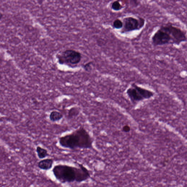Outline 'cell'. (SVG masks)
<instances>
[{
    "instance_id": "6",
    "label": "cell",
    "mask_w": 187,
    "mask_h": 187,
    "mask_svg": "<svg viewBox=\"0 0 187 187\" xmlns=\"http://www.w3.org/2000/svg\"><path fill=\"white\" fill-rule=\"evenodd\" d=\"M82 58V54L79 52L73 49H67L64 51L59 57V62L61 64L77 66L81 61Z\"/></svg>"
},
{
    "instance_id": "12",
    "label": "cell",
    "mask_w": 187,
    "mask_h": 187,
    "mask_svg": "<svg viewBox=\"0 0 187 187\" xmlns=\"http://www.w3.org/2000/svg\"><path fill=\"white\" fill-rule=\"evenodd\" d=\"M124 8V6L122 5L119 1L117 0L114 1L111 4V8L112 10L115 11H119Z\"/></svg>"
},
{
    "instance_id": "14",
    "label": "cell",
    "mask_w": 187,
    "mask_h": 187,
    "mask_svg": "<svg viewBox=\"0 0 187 187\" xmlns=\"http://www.w3.org/2000/svg\"><path fill=\"white\" fill-rule=\"evenodd\" d=\"M92 62H89L87 63L83 66V68L85 71H89L92 69Z\"/></svg>"
},
{
    "instance_id": "4",
    "label": "cell",
    "mask_w": 187,
    "mask_h": 187,
    "mask_svg": "<svg viewBox=\"0 0 187 187\" xmlns=\"http://www.w3.org/2000/svg\"><path fill=\"white\" fill-rule=\"evenodd\" d=\"M151 43L155 47L173 45L172 37L166 25L162 26L153 34Z\"/></svg>"
},
{
    "instance_id": "1",
    "label": "cell",
    "mask_w": 187,
    "mask_h": 187,
    "mask_svg": "<svg viewBox=\"0 0 187 187\" xmlns=\"http://www.w3.org/2000/svg\"><path fill=\"white\" fill-rule=\"evenodd\" d=\"M77 164L78 168L65 165L55 166L52 170L54 177L62 183L74 182L80 183L90 178V173L87 168L82 164Z\"/></svg>"
},
{
    "instance_id": "7",
    "label": "cell",
    "mask_w": 187,
    "mask_h": 187,
    "mask_svg": "<svg viewBox=\"0 0 187 187\" xmlns=\"http://www.w3.org/2000/svg\"><path fill=\"white\" fill-rule=\"evenodd\" d=\"M173 39V45L179 46L187 40L186 33L180 28L168 23L165 25Z\"/></svg>"
},
{
    "instance_id": "10",
    "label": "cell",
    "mask_w": 187,
    "mask_h": 187,
    "mask_svg": "<svg viewBox=\"0 0 187 187\" xmlns=\"http://www.w3.org/2000/svg\"><path fill=\"white\" fill-rule=\"evenodd\" d=\"M36 151L38 157L39 159H43L49 156L48 150L45 148H42L39 146H37L36 149Z\"/></svg>"
},
{
    "instance_id": "5",
    "label": "cell",
    "mask_w": 187,
    "mask_h": 187,
    "mask_svg": "<svg viewBox=\"0 0 187 187\" xmlns=\"http://www.w3.org/2000/svg\"><path fill=\"white\" fill-rule=\"evenodd\" d=\"M123 26L121 29L122 34H126L131 32L140 30L143 28L145 24V20L140 17L127 16L123 19Z\"/></svg>"
},
{
    "instance_id": "11",
    "label": "cell",
    "mask_w": 187,
    "mask_h": 187,
    "mask_svg": "<svg viewBox=\"0 0 187 187\" xmlns=\"http://www.w3.org/2000/svg\"><path fill=\"white\" fill-rule=\"evenodd\" d=\"M80 111L78 108L74 107L71 108L68 112V118L71 119L78 116L80 114Z\"/></svg>"
},
{
    "instance_id": "15",
    "label": "cell",
    "mask_w": 187,
    "mask_h": 187,
    "mask_svg": "<svg viewBox=\"0 0 187 187\" xmlns=\"http://www.w3.org/2000/svg\"><path fill=\"white\" fill-rule=\"evenodd\" d=\"M130 130H131L130 127L128 125H124L122 128L123 131L125 132V133H128L130 131Z\"/></svg>"
},
{
    "instance_id": "17",
    "label": "cell",
    "mask_w": 187,
    "mask_h": 187,
    "mask_svg": "<svg viewBox=\"0 0 187 187\" xmlns=\"http://www.w3.org/2000/svg\"><path fill=\"white\" fill-rule=\"evenodd\" d=\"M39 4H42L45 0H36Z\"/></svg>"
},
{
    "instance_id": "2",
    "label": "cell",
    "mask_w": 187,
    "mask_h": 187,
    "mask_svg": "<svg viewBox=\"0 0 187 187\" xmlns=\"http://www.w3.org/2000/svg\"><path fill=\"white\" fill-rule=\"evenodd\" d=\"M94 140L84 127H81L70 134L61 137L59 144L63 148L71 150L91 149Z\"/></svg>"
},
{
    "instance_id": "3",
    "label": "cell",
    "mask_w": 187,
    "mask_h": 187,
    "mask_svg": "<svg viewBox=\"0 0 187 187\" xmlns=\"http://www.w3.org/2000/svg\"><path fill=\"white\" fill-rule=\"evenodd\" d=\"M128 97L133 104L150 99L155 95L154 92L145 88L138 86L134 83H132L126 92Z\"/></svg>"
},
{
    "instance_id": "9",
    "label": "cell",
    "mask_w": 187,
    "mask_h": 187,
    "mask_svg": "<svg viewBox=\"0 0 187 187\" xmlns=\"http://www.w3.org/2000/svg\"><path fill=\"white\" fill-rule=\"evenodd\" d=\"M63 118V114L57 111H53L50 114L49 118L50 121L53 122L60 121Z\"/></svg>"
},
{
    "instance_id": "8",
    "label": "cell",
    "mask_w": 187,
    "mask_h": 187,
    "mask_svg": "<svg viewBox=\"0 0 187 187\" xmlns=\"http://www.w3.org/2000/svg\"><path fill=\"white\" fill-rule=\"evenodd\" d=\"M54 160L52 159L47 158L42 160L38 163V167L40 169L49 170L52 168Z\"/></svg>"
},
{
    "instance_id": "16",
    "label": "cell",
    "mask_w": 187,
    "mask_h": 187,
    "mask_svg": "<svg viewBox=\"0 0 187 187\" xmlns=\"http://www.w3.org/2000/svg\"><path fill=\"white\" fill-rule=\"evenodd\" d=\"M130 3L133 5L134 6L136 7L139 5V1L138 0H130Z\"/></svg>"
},
{
    "instance_id": "13",
    "label": "cell",
    "mask_w": 187,
    "mask_h": 187,
    "mask_svg": "<svg viewBox=\"0 0 187 187\" xmlns=\"http://www.w3.org/2000/svg\"><path fill=\"white\" fill-rule=\"evenodd\" d=\"M123 26V21L119 19H115L112 23V27L116 29H121Z\"/></svg>"
}]
</instances>
